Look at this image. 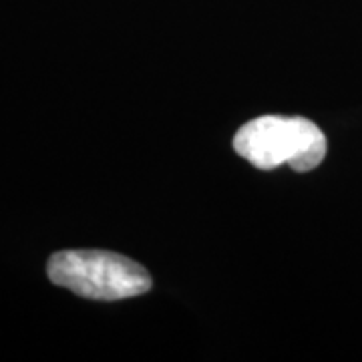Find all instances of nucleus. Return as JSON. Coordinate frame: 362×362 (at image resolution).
<instances>
[{"mask_svg":"<svg viewBox=\"0 0 362 362\" xmlns=\"http://www.w3.org/2000/svg\"><path fill=\"white\" fill-rule=\"evenodd\" d=\"M233 149L264 171L288 163L294 171L306 173L322 163L328 145L322 129L310 119L266 115L238 129Z\"/></svg>","mask_w":362,"mask_h":362,"instance_id":"nucleus-1","label":"nucleus"},{"mask_svg":"<svg viewBox=\"0 0 362 362\" xmlns=\"http://www.w3.org/2000/svg\"><path fill=\"white\" fill-rule=\"evenodd\" d=\"M47 274L52 284L101 302L141 296L151 290V278L143 266L101 250L59 252L49 259Z\"/></svg>","mask_w":362,"mask_h":362,"instance_id":"nucleus-2","label":"nucleus"}]
</instances>
